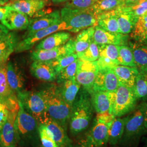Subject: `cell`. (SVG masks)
<instances>
[{
  "label": "cell",
  "instance_id": "836d02e7",
  "mask_svg": "<svg viewBox=\"0 0 147 147\" xmlns=\"http://www.w3.org/2000/svg\"><path fill=\"white\" fill-rule=\"evenodd\" d=\"M119 65L136 68L131 48L126 45L118 46Z\"/></svg>",
  "mask_w": 147,
  "mask_h": 147
},
{
  "label": "cell",
  "instance_id": "1f68e13d",
  "mask_svg": "<svg viewBox=\"0 0 147 147\" xmlns=\"http://www.w3.org/2000/svg\"><path fill=\"white\" fill-rule=\"evenodd\" d=\"M133 90L137 100L147 101V70H138Z\"/></svg>",
  "mask_w": 147,
  "mask_h": 147
},
{
  "label": "cell",
  "instance_id": "5b68a950",
  "mask_svg": "<svg viewBox=\"0 0 147 147\" xmlns=\"http://www.w3.org/2000/svg\"><path fill=\"white\" fill-rule=\"evenodd\" d=\"M60 14L62 21L69 32L77 33L97 25V16L89 8L75 9L63 7Z\"/></svg>",
  "mask_w": 147,
  "mask_h": 147
},
{
  "label": "cell",
  "instance_id": "7bdbcfd3",
  "mask_svg": "<svg viewBox=\"0 0 147 147\" xmlns=\"http://www.w3.org/2000/svg\"><path fill=\"white\" fill-rule=\"evenodd\" d=\"M75 147H96L90 140L87 134L79 140Z\"/></svg>",
  "mask_w": 147,
  "mask_h": 147
},
{
  "label": "cell",
  "instance_id": "30bf717a",
  "mask_svg": "<svg viewBox=\"0 0 147 147\" xmlns=\"http://www.w3.org/2000/svg\"><path fill=\"white\" fill-rule=\"evenodd\" d=\"M19 110L16 119L17 130L20 138H32L38 133L39 123L25 110L19 101Z\"/></svg>",
  "mask_w": 147,
  "mask_h": 147
},
{
  "label": "cell",
  "instance_id": "74e56055",
  "mask_svg": "<svg viewBox=\"0 0 147 147\" xmlns=\"http://www.w3.org/2000/svg\"><path fill=\"white\" fill-rule=\"evenodd\" d=\"M78 64V58L68 67L62 69L57 74L56 80L58 84L69 80H75L77 67Z\"/></svg>",
  "mask_w": 147,
  "mask_h": 147
},
{
  "label": "cell",
  "instance_id": "9a60e30c",
  "mask_svg": "<svg viewBox=\"0 0 147 147\" xmlns=\"http://www.w3.org/2000/svg\"><path fill=\"white\" fill-rule=\"evenodd\" d=\"M119 84V82L112 68L99 69L92 92L93 90L114 92L118 88Z\"/></svg>",
  "mask_w": 147,
  "mask_h": 147
},
{
  "label": "cell",
  "instance_id": "83f0119b",
  "mask_svg": "<svg viewBox=\"0 0 147 147\" xmlns=\"http://www.w3.org/2000/svg\"><path fill=\"white\" fill-rule=\"evenodd\" d=\"M94 27H90L80 32L75 38V53L78 54L86 50L93 41Z\"/></svg>",
  "mask_w": 147,
  "mask_h": 147
},
{
  "label": "cell",
  "instance_id": "c3c4849f",
  "mask_svg": "<svg viewBox=\"0 0 147 147\" xmlns=\"http://www.w3.org/2000/svg\"><path fill=\"white\" fill-rule=\"evenodd\" d=\"M144 124L145 126L147 129V101H146V109L144 113Z\"/></svg>",
  "mask_w": 147,
  "mask_h": 147
},
{
  "label": "cell",
  "instance_id": "cb8c5ba5",
  "mask_svg": "<svg viewBox=\"0 0 147 147\" xmlns=\"http://www.w3.org/2000/svg\"><path fill=\"white\" fill-rule=\"evenodd\" d=\"M60 84L57 87L59 94L67 104L72 107L81 88V85L75 80H66Z\"/></svg>",
  "mask_w": 147,
  "mask_h": 147
},
{
  "label": "cell",
  "instance_id": "e575fe53",
  "mask_svg": "<svg viewBox=\"0 0 147 147\" xmlns=\"http://www.w3.org/2000/svg\"><path fill=\"white\" fill-rule=\"evenodd\" d=\"M78 59V56L76 53L71 54H65L63 56L50 61L53 68L57 74L63 69L68 67L69 64L73 63Z\"/></svg>",
  "mask_w": 147,
  "mask_h": 147
},
{
  "label": "cell",
  "instance_id": "ba28073f",
  "mask_svg": "<svg viewBox=\"0 0 147 147\" xmlns=\"http://www.w3.org/2000/svg\"><path fill=\"white\" fill-rule=\"evenodd\" d=\"M115 117L109 112L97 114L90 131L87 134L96 147H101L109 141L111 125Z\"/></svg>",
  "mask_w": 147,
  "mask_h": 147
},
{
  "label": "cell",
  "instance_id": "f546056e",
  "mask_svg": "<svg viewBox=\"0 0 147 147\" xmlns=\"http://www.w3.org/2000/svg\"><path fill=\"white\" fill-rule=\"evenodd\" d=\"M125 123V117H115L111 125L108 143L112 146L118 144L123 137Z\"/></svg>",
  "mask_w": 147,
  "mask_h": 147
},
{
  "label": "cell",
  "instance_id": "4fadbf2b",
  "mask_svg": "<svg viewBox=\"0 0 147 147\" xmlns=\"http://www.w3.org/2000/svg\"><path fill=\"white\" fill-rule=\"evenodd\" d=\"M62 22L60 11H58L36 16L34 18L30 20L27 28V31L26 36L39 30L47 28L53 25L60 24Z\"/></svg>",
  "mask_w": 147,
  "mask_h": 147
},
{
  "label": "cell",
  "instance_id": "91938a15",
  "mask_svg": "<svg viewBox=\"0 0 147 147\" xmlns=\"http://www.w3.org/2000/svg\"><path fill=\"white\" fill-rule=\"evenodd\" d=\"M45 1H46V0H45Z\"/></svg>",
  "mask_w": 147,
  "mask_h": 147
},
{
  "label": "cell",
  "instance_id": "f5cc1de1",
  "mask_svg": "<svg viewBox=\"0 0 147 147\" xmlns=\"http://www.w3.org/2000/svg\"><path fill=\"white\" fill-rule=\"evenodd\" d=\"M1 1H2L3 2H4L5 3H6V2H8L9 0H1Z\"/></svg>",
  "mask_w": 147,
  "mask_h": 147
},
{
  "label": "cell",
  "instance_id": "44dd1931",
  "mask_svg": "<svg viewBox=\"0 0 147 147\" xmlns=\"http://www.w3.org/2000/svg\"><path fill=\"white\" fill-rule=\"evenodd\" d=\"M71 38V34L68 32H56L40 41L35 50H50L59 47L65 44Z\"/></svg>",
  "mask_w": 147,
  "mask_h": 147
},
{
  "label": "cell",
  "instance_id": "d6a6232c",
  "mask_svg": "<svg viewBox=\"0 0 147 147\" xmlns=\"http://www.w3.org/2000/svg\"><path fill=\"white\" fill-rule=\"evenodd\" d=\"M121 5L120 0H99L89 8L96 16L113 11Z\"/></svg>",
  "mask_w": 147,
  "mask_h": 147
},
{
  "label": "cell",
  "instance_id": "7dc6e473",
  "mask_svg": "<svg viewBox=\"0 0 147 147\" xmlns=\"http://www.w3.org/2000/svg\"><path fill=\"white\" fill-rule=\"evenodd\" d=\"M138 43L147 46V33L144 35V36L138 42Z\"/></svg>",
  "mask_w": 147,
  "mask_h": 147
},
{
  "label": "cell",
  "instance_id": "8fae6325",
  "mask_svg": "<svg viewBox=\"0 0 147 147\" xmlns=\"http://www.w3.org/2000/svg\"><path fill=\"white\" fill-rule=\"evenodd\" d=\"M68 30L66 24L62 21L47 28L35 32L30 35L26 36L20 42H18L16 47V53H22L31 49L37 42H40L44 38L56 32Z\"/></svg>",
  "mask_w": 147,
  "mask_h": 147
},
{
  "label": "cell",
  "instance_id": "ffe728a7",
  "mask_svg": "<svg viewBox=\"0 0 147 147\" xmlns=\"http://www.w3.org/2000/svg\"><path fill=\"white\" fill-rule=\"evenodd\" d=\"M6 76L11 90L16 95L24 90L25 79L20 69L16 64L11 62L7 63Z\"/></svg>",
  "mask_w": 147,
  "mask_h": 147
},
{
  "label": "cell",
  "instance_id": "ac0fdd59",
  "mask_svg": "<svg viewBox=\"0 0 147 147\" xmlns=\"http://www.w3.org/2000/svg\"><path fill=\"white\" fill-rule=\"evenodd\" d=\"M8 8L7 16L1 21L2 24L11 31L27 30L30 21L28 16L20 11L12 9L9 7Z\"/></svg>",
  "mask_w": 147,
  "mask_h": 147
},
{
  "label": "cell",
  "instance_id": "8d00e7d4",
  "mask_svg": "<svg viewBox=\"0 0 147 147\" xmlns=\"http://www.w3.org/2000/svg\"><path fill=\"white\" fill-rule=\"evenodd\" d=\"M99 56H104L109 58L116 65L119 64V49L118 45L106 44L99 45Z\"/></svg>",
  "mask_w": 147,
  "mask_h": 147
},
{
  "label": "cell",
  "instance_id": "816d5d0a",
  "mask_svg": "<svg viewBox=\"0 0 147 147\" xmlns=\"http://www.w3.org/2000/svg\"><path fill=\"white\" fill-rule=\"evenodd\" d=\"M5 4V3L4 2H3V1H1V0H0V6L4 5Z\"/></svg>",
  "mask_w": 147,
  "mask_h": 147
},
{
  "label": "cell",
  "instance_id": "9c48e42d",
  "mask_svg": "<svg viewBox=\"0 0 147 147\" xmlns=\"http://www.w3.org/2000/svg\"><path fill=\"white\" fill-rule=\"evenodd\" d=\"M98 71L99 67L96 61L84 62L78 59L75 81L90 94Z\"/></svg>",
  "mask_w": 147,
  "mask_h": 147
},
{
  "label": "cell",
  "instance_id": "d6986e66",
  "mask_svg": "<svg viewBox=\"0 0 147 147\" xmlns=\"http://www.w3.org/2000/svg\"><path fill=\"white\" fill-rule=\"evenodd\" d=\"M30 71L36 78L44 81L53 82L56 80L57 73L50 61H33Z\"/></svg>",
  "mask_w": 147,
  "mask_h": 147
},
{
  "label": "cell",
  "instance_id": "db71d44e",
  "mask_svg": "<svg viewBox=\"0 0 147 147\" xmlns=\"http://www.w3.org/2000/svg\"><path fill=\"white\" fill-rule=\"evenodd\" d=\"M143 147H147V142H146L145 143V144H144V146H143Z\"/></svg>",
  "mask_w": 147,
  "mask_h": 147
},
{
  "label": "cell",
  "instance_id": "9f6ffc18",
  "mask_svg": "<svg viewBox=\"0 0 147 147\" xmlns=\"http://www.w3.org/2000/svg\"><path fill=\"white\" fill-rule=\"evenodd\" d=\"M146 142H147V141H146Z\"/></svg>",
  "mask_w": 147,
  "mask_h": 147
},
{
  "label": "cell",
  "instance_id": "e0dca14e",
  "mask_svg": "<svg viewBox=\"0 0 147 147\" xmlns=\"http://www.w3.org/2000/svg\"><path fill=\"white\" fill-rule=\"evenodd\" d=\"M45 0H14L8 3L10 8L33 17L42 10L46 4Z\"/></svg>",
  "mask_w": 147,
  "mask_h": 147
},
{
  "label": "cell",
  "instance_id": "484cf974",
  "mask_svg": "<svg viewBox=\"0 0 147 147\" xmlns=\"http://www.w3.org/2000/svg\"><path fill=\"white\" fill-rule=\"evenodd\" d=\"M19 42L16 34L9 32L0 39V63H5L14 51Z\"/></svg>",
  "mask_w": 147,
  "mask_h": 147
},
{
  "label": "cell",
  "instance_id": "6da1fadb",
  "mask_svg": "<svg viewBox=\"0 0 147 147\" xmlns=\"http://www.w3.org/2000/svg\"><path fill=\"white\" fill-rule=\"evenodd\" d=\"M94 109L90 95L84 88L79 90L71 107L70 118V130L73 135L84 131L88 126L93 116Z\"/></svg>",
  "mask_w": 147,
  "mask_h": 147
},
{
  "label": "cell",
  "instance_id": "11a10c76",
  "mask_svg": "<svg viewBox=\"0 0 147 147\" xmlns=\"http://www.w3.org/2000/svg\"><path fill=\"white\" fill-rule=\"evenodd\" d=\"M11 1H14V0H11Z\"/></svg>",
  "mask_w": 147,
  "mask_h": 147
},
{
  "label": "cell",
  "instance_id": "d590c367",
  "mask_svg": "<svg viewBox=\"0 0 147 147\" xmlns=\"http://www.w3.org/2000/svg\"><path fill=\"white\" fill-rule=\"evenodd\" d=\"M79 60L84 62H95L99 57V45L93 41L89 47L82 53L77 54Z\"/></svg>",
  "mask_w": 147,
  "mask_h": 147
},
{
  "label": "cell",
  "instance_id": "52a82bcc",
  "mask_svg": "<svg viewBox=\"0 0 147 147\" xmlns=\"http://www.w3.org/2000/svg\"><path fill=\"white\" fill-rule=\"evenodd\" d=\"M5 105L8 110V115L0 132V146L2 147H16L20 138L16 126V119L19 110L18 98L11 99Z\"/></svg>",
  "mask_w": 147,
  "mask_h": 147
},
{
  "label": "cell",
  "instance_id": "7402d4cb",
  "mask_svg": "<svg viewBox=\"0 0 147 147\" xmlns=\"http://www.w3.org/2000/svg\"><path fill=\"white\" fill-rule=\"evenodd\" d=\"M42 124L52 134L58 147H71V142L67 135L66 130L57 122L48 117Z\"/></svg>",
  "mask_w": 147,
  "mask_h": 147
},
{
  "label": "cell",
  "instance_id": "8992f818",
  "mask_svg": "<svg viewBox=\"0 0 147 147\" xmlns=\"http://www.w3.org/2000/svg\"><path fill=\"white\" fill-rule=\"evenodd\" d=\"M18 101L27 112L31 115L39 124H43L47 118V104L42 90H23L16 95Z\"/></svg>",
  "mask_w": 147,
  "mask_h": 147
},
{
  "label": "cell",
  "instance_id": "bcb514c9",
  "mask_svg": "<svg viewBox=\"0 0 147 147\" xmlns=\"http://www.w3.org/2000/svg\"><path fill=\"white\" fill-rule=\"evenodd\" d=\"M9 33V30H8L3 25L0 24V39L5 37Z\"/></svg>",
  "mask_w": 147,
  "mask_h": 147
},
{
  "label": "cell",
  "instance_id": "f907efd6",
  "mask_svg": "<svg viewBox=\"0 0 147 147\" xmlns=\"http://www.w3.org/2000/svg\"><path fill=\"white\" fill-rule=\"evenodd\" d=\"M142 16L143 17V18L146 21H147V15L145 14V15Z\"/></svg>",
  "mask_w": 147,
  "mask_h": 147
},
{
  "label": "cell",
  "instance_id": "4dcf8cb0",
  "mask_svg": "<svg viewBox=\"0 0 147 147\" xmlns=\"http://www.w3.org/2000/svg\"><path fill=\"white\" fill-rule=\"evenodd\" d=\"M138 70H147V46L134 42H129Z\"/></svg>",
  "mask_w": 147,
  "mask_h": 147
},
{
  "label": "cell",
  "instance_id": "7a4b0ae2",
  "mask_svg": "<svg viewBox=\"0 0 147 147\" xmlns=\"http://www.w3.org/2000/svg\"><path fill=\"white\" fill-rule=\"evenodd\" d=\"M146 101H143L125 117L124 131L118 144L124 147H134L141 138L147 133L144 124V113Z\"/></svg>",
  "mask_w": 147,
  "mask_h": 147
},
{
  "label": "cell",
  "instance_id": "7c38bea8",
  "mask_svg": "<svg viewBox=\"0 0 147 147\" xmlns=\"http://www.w3.org/2000/svg\"><path fill=\"white\" fill-rule=\"evenodd\" d=\"M75 38H71L62 46L50 50H35L31 54L33 61H51L65 54L75 53Z\"/></svg>",
  "mask_w": 147,
  "mask_h": 147
},
{
  "label": "cell",
  "instance_id": "b9f144b4",
  "mask_svg": "<svg viewBox=\"0 0 147 147\" xmlns=\"http://www.w3.org/2000/svg\"><path fill=\"white\" fill-rule=\"evenodd\" d=\"M8 110L5 104L0 101V132L8 118Z\"/></svg>",
  "mask_w": 147,
  "mask_h": 147
},
{
  "label": "cell",
  "instance_id": "d4e9b609",
  "mask_svg": "<svg viewBox=\"0 0 147 147\" xmlns=\"http://www.w3.org/2000/svg\"><path fill=\"white\" fill-rule=\"evenodd\" d=\"M90 95L94 110L97 114L109 113L111 105L110 92L93 90Z\"/></svg>",
  "mask_w": 147,
  "mask_h": 147
},
{
  "label": "cell",
  "instance_id": "f35d334b",
  "mask_svg": "<svg viewBox=\"0 0 147 147\" xmlns=\"http://www.w3.org/2000/svg\"><path fill=\"white\" fill-rule=\"evenodd\" d=\"M38 134L43 147H58L52 134L42 124H39Z\"/></svg>",
  "mask_w": 147,
  "mask_h": 147
},
{
  "label": "cell",
  "instance_id": "f1b7e54d",
  "mask_svg": "<svg viewBox=\"0 0 147 147\" xmlns=\"http://www.w3.org/2000/svg\"><path fill=\"white\" fill-rule=\"evenodd\" d=\"M7 64L0 63V101L6 104L9 100L16 97V95L11 90L6 76Z\"/></svg>",
  "mask_w": 147,
  "mask_h": 147
},
{
  "label": "cell",
  "instance_id": "277c9868",
  "mask_svg": "<svg viewBox=\"0 0 147 147\" xmlns=\"http://www.w3.org/2000/svg\"><path fill=\"white\" fill-rule=\"evenodd\" d=\"M111 105L109 113L121 117L136 108L137 99L133 89L119 82L114 92H110Z\"/></svg>",
  "mask_w": 147,
  "mask_h": 147
},
{
  "label": "cell",
  "instance_id": "680465c9",
  "mask_svg": "<svg viewBox=\"0 0 147 147\" xmlns=\"http://www.w3.org/2000/svg\"><path fill=\"white\" fill-rule=\"evenodd\" d=\"M0 147H1V146H0Z\"/></svg>",
  "mask_w": 147,
  "mask_h": 147
},
{
  "label": "cell",
  "instance_id": "5bb4252c",
  "mask_svg": "<svg viewBox=\"0 0 147 147\" xmlns=\"http://www.w3.org/2000/svg\"><path fill=\"white\" fill-rule=\"evenodd\" d=\"M129 34L105 31L98 25L94 27L93 41L98 45L106 44L126 45L129 42Z\"/></svg>",
  "mask_w": 147,
  "mask_h": 147
},
{
  "label": "cell",
  "instance_id": "60d3db41",
  "mask_svg": "<svg viewBox=\"0 0 147 147\" xmlns=\"http://www.w3.org/2000/svg\"><path fill=\"white\" fill-rule=\"evenodd\" d=\"M96 62L99 67V70L102 69L113 68L115 66L117 65L109 58L104 56H99Z\"/></svg>",
  "mask_w": 147,
  "mask_h": 147
},
{
  "label": "cell",
  "instance_id": "2e32d148",
  "mask_svg": "<svg viewBox=\"0 0 147 147\" xmlns=\"http://www.w3.org/2000/svg\"><path fill=\"white\" fill-rule=\"evenodd\" d=\"M120 33L130 34L134 28L138 18L134 16L126 6L121 5L115 9Z\"/></svg>",
  "mask_w": 147,
  "mask_h": 147
},
{
  "label": "cell",
  "instance_id": "ab89813d",
  "mask_svg": "<svg viewBox=\"0 0 147 147\" xmlns=\"http://www.w3.org/2000/svg\"><path fill=\"white\" fill-rule=\"evenodd\" d=\"M99 0H68L64 7L75 9H85L89 8Z\"/></svg>",
  "mask_w": 147,
  "mask_h": 147
},
{
  "label": "cell",
  "instance_id": "f6af8a7d",
  "mask_svg": "<svg viewBox=\"0 0 147 147\" xmlns=\"http://www.w3.org/2000/svg\"><path fill=\"white\" fill-rule=\"evenodd\" d=\"M141 0H120L121 5L124 6H129L132 5L137 3Z\"/></svg>",
  "mask_w": 147,
  "mask_h": 147
},
{
  "label": "cell",
  "instance_id": "603a6c76",
  "mask_svg": "<svg viewBox=\"0 0 147 147\" xmlns=\"http://www.w3.org/2000/svg\"><path fill=\"white\" fill-rule=\"evenodd\" d=\"M112 69L120 83L133 89L138 74V70L137 68L117 65Z\"/></svg>",
  "mask_w": 147,
  "mask_h": 147
},
{
  "label": "cell",
  "instance_id": "ee69618b",
  "mask_svg": "<svg viewBox=\"0 0 147 147\" xmlns=\"http://www.w3.org/2000/svg\"><path fill=\"white\" fill-rule=\"evenodd\" d=\"M8 10H9V8L7 5L3 7L0 6V21L1 22L5 18Z\"/></svg>",
  "mask_w": 147,
  "mask_h": 147
},
{
  "label": "cell",
  "instance_id": "4316f807",
  "mask_svg": "<svg viewBox=\"0 0 147 147\" xmlns=\"http://www.w3.org/2000/svg\"><path fill=\"white\" fill-rule=\"evenodd\" d=\"M97 25L105 31L113 33H120L115 10L97 16Z\"/></svg>",
  "mask_w": 147,
  "mask_h": 147
},
{
  "label": "cell",
  "instance_id": "681fc988",
  "mask_svg": "<svg viewBox=\"0 0 147 147\" xmlns=\"http://www.w3.org/2000/svg\"><path fill=\"white\" fill-rule=\"evenodd\" d=\"M67 1H68V0H51V1L54 3H62V2H65Z\"/></svg>",
  "mask_w": 147,
  "mask_h": 147
},
{
  "label": "cell",
  "instance_id": "6f0895ef",
  "mask_svg": "<svg viewBox=\"0 0 147 147\" xmlns=\"http://www.w3.org/2000/svg\"><path fill=\"white\" fill-rule=\"evenodd\" d=\"M146 15H147V13H146Z\"/></svg>",
  "mask_w": 147,
  "mask_h": 147
},
{
  "label": "cell",
  "instance_id": "3957f363",
  "mask_svg": "<svg viewBox=\"0 0 147 147\" xmlns=\"http://www.w3.org/2000/svg\"><path fill=\"white\" fill-rule=\"evenodd\" d=\"M42 92L46 101L47 117L66 130L67 121L70 118L71 106L61 98L58 93L57 86H51L42 90Z\"/></svg>",
  "mask_w": 147,
  "mask_h": 147
}]
</instances>
